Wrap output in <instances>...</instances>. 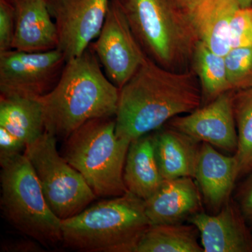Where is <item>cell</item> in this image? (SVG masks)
Wrapping results in <instances>:
<instances>
[{"mask_svg": "<svg viewBox=\"0 0 252 252\" xmlns=\"http://www.w3.org/2000/svg\"><path fill=\"white\" fill-rule=\"evenodd\" d=\"M202 104L201 89L191 69L174 72L147 58L119 89L116 135L131 143Z\"/></svg>", "mask_w": 252, "mask_h": 252, "instance_id": "cell-1", "label": "cell"}, {"mask_svg": "<svg viewBox=\"0 0 252 252\" xmlns=\"http://www.w3.org/2000/svg\"><path fill=\"white\" fill-rule=\"evenodd\" d=\"M119 97V88L105 75L89 46L67 61L54 90L39 99L45 130L66 140L89 121L115 117Z\"/></svg>", "mask_w": 252, "mask_h": 252, "instance_id": "cell-2", "label": "cell"}, {"mask_svg": "<svg viewBox=\"0 0 252 252\" xmlns=\"http://www.w3.org/2000/svg\"><path fill=\"white\" fill-rule=\"evenodd\" d=\"M145 201L127 191L62 220L63 243L86 252H135L152 226Z\"/></svg>", "mask_w": 252, "mask_h": 252, "instance_id": "cell-3", "label": "cell"}, {"mask_svg": "<svg viewBox=\"0 0 252 252\" xmlns=\"http://www.w3.org/2000/svg\"><path fill=\"white\" fill-rule=\"evenodd\" d=\"M149 59L174 72L189 70L199 41L175 0H113Z\"/></svg>", "mask_w": 252, "mask_h": 252, "instance_id": "cell-4", "label": "cell"}, {"mask_svg": "<svg viewBox=\"0 0 252 252\" xmlns=\"http://www.w3.org/2000/svg\"><path fill=\"white\" fill-rule=\"evenodd\" d=\"M115 126L114 117L92 119L65 140L63 157L96 196H120L127 191L124 169L130 142L118 138Z\"/></svg>", "mask_w": 252, "mask_h": 252, "instance_id": "cell-5", "label": "cell"}, {"mask_svg": "<svg viewBox=\"0 0 252 252\" xmlns=\"http://www.w3.org/2000/svg\"><path fill=\"white\" fill-rule=\"evenodd\" d=\"M1 207L18 231L45 246L63 242L62 220L43 193L32 165L24 154L0 160Z\"/></svg>", "mask_w": 252, "mask_h": 252, "instance_id": "cell-6", "label": "cell"}, {"mask_svg": "<svg viewBox=\"0 0 252 252\" xmlns=\"http://www.w3.org/2000/svg\"><path fill=\"white\" fill-rule=\"evenodd\" d=\"M30 160L52 211L61 220L80 213L95 199V194L78 172L60 155L56 137L45 132L26 145Z\"/></svg>", "mask_w": 252, "mask_h": 252, "instance_id": "cell-7", "label": "cell"}, {"mask_svg": "<svg viewBox=\"0 0 252 252\" xmlns=\"http://www.w3.org/2000/svg\"><path fill=\"white\" fill-rule=\"evenodd\" d=\"M65 58L59 49L0 53V94L39 99L51 92L62 76Z\"/></svg>", "mask_w": 252, "mask_h": 252, "instance_id": "cell-8", "label": "cell"}, {"mask_svg": "<svg viewBox=\"0 0 252 252\" xmlns=\"http://www.w3.org/2000/svg\"><path fill=\"white\" fill-rule=\"evenodd\" d=\"M90 46L105 75L119 89L148 58L122 10L113 0H110L103 27Z\"/></svg>", "mask_w": 252, "mask_h": 252, "instance_id": "cell-9", "label": "cell"}, {"mask_svg": "<svg viewBox=\"0 0 252 252\" xmlns=\"http://www.w3.org/2000/svg\"><path fill=\"white\" fill-rule=\"evenodd\" d=\"M66 61L75 59L98 36L110 0H46Z\"/></svg>", "mask_w": 252, "mask_h": 252, "instance_id": "cell-10", "label": "cell"}, {"mask_svg": "<svg viewBox=\"0 0 252 252\" xmlns=\"http://www.w3.org/2000/svg\"><path fill=\"white\" fill-rule=\"evenodd\" d=\"M235 93H223L187 115L172 118L167 123V126L198 142L235 153L238 137L234 112Z\"/></svg>", "mask_w": 252, "mask_h": 252, "instance_id": "cell-11", "label": "cell"}, {"mask_svg": "<svg viewBox=\"0 0 252 252\" xmlns=\"http://www.w3.org/2000/svg\"><path fill=\"white\" fill-rule=\"evenodd\" d=\"M189 220L199 230L204 252H252L251 227L231 198L215 215L200 212Z\"/></svg>", "mask_w": 252, "mask_h": 252, "instance_id": "cell-12", "label": "cell"}, {"mask_svg": "<svg viewBox=\"0 0 252 252\" xmlns=\"http://www.w3.org/2000/svg\"><path fill=\"white\" fill-rule=\"evenodd\" d=\"M145 201L152 225L182 223L202 208V194L193 177L164 180L161 187Z\"/></svg>", "mask_w": 252, "mask_h": 252, "instance_id": "cell-13", "label": "cell"}, {"mask_svg": "<svg viewBox=\"0 0 252 252\" xmlns=\"http://www.w3.org/2000/svg\"><path fill=\"white\" fill-rule=\"evenodd\" d=\"M238 177L235 155H223L211 144L202 142L194 179L210 210L217 213L230 200Z\"/></svg>", "mask_w": 252, "mask_h": 252, "instance_id": "cell-14", "label": "cell"}, {"mask_svg": "<svg viewBox=\"0 0 252 252\" xmlns=\"http://www.w3.org/2000/svg\"><path fill=\"white\" fill-rule=\"evenodd\" d=\"M16 14L13 49L44 52L58 49L57 28L46 0H11Z\"/></svg>", "mask_w": 252, "mask_h": 252, "instance_id": "cell-15", "label": "cell"}, {"mask_svg": "<svg viewBox=\"0 0 252 252\" xmlns=\"http://www.w3.org/2000/svg\"><path fill=\"white\" fill-rule=\"evenodd\" d=\"M238 8L235 0H190L185 9L199 40L225 56L231 49L230 23Z\"/></svg>", "mask_w": 252, "mask_h": 252, "instance_id": "cell-16", "label": "cell"}, {"mask_svg": "<svg viewBox=\"0 0 252 252\" xmlns=\"http://www.w3.org/2000/svg\"><path fill=\"white\" fill-rule=\"evenodd\" d=\"M152 134L154 152L164 180L195 176L201 144L170 126Z\"/></svg>", "mask_w": 252, "mask_h": 252, "instance_id": "cell-17", "label": "cell"}, {"mask_svg": "<svg viewBox=\"0 0 252 252\" xmlns=\"http://www.w3.org/2000/svg\"><path fill=\"white\" fill-rule=\"evenodd\" d=\"M124 182L127 191L147 200L163 183L154 152L152 134L132 141L124 169Z\"/></svg>", "mask_w": 252, "mask_h": 252, "instance_id": "cell-18", "label": "cell"}, {"mask_svg": "<svg viewBox=\"0 0 252 252\" xmlns=\"http://www.w3.org/2000/svg\"><path fill=\"white\" fill-rule=\"evenodd\" d=\"M0 127L26 145L37 140L46 131L41 101L0 94Z\"/></svg>", "mask_w": 252, "mask_h": 252, "instance_id": "cell-19", "label": "cell"}, {"mask_svg": "<svg viewBox=\"0 0 252 252\" xmlns=\"http://www.w3.org/2000/svg\"><path fill=\"white\" fill-rule=\"evenodd\" d=\"M199 236L198 228L192 223L152 225L135 252H204Z\"/></svg>", "mask_w": 252, "mask_h": 252, "instance_id": "cell-20", "label": "cell"}, {"mask_svg": "<svg viewBox=\"0 0 252 252\" xmlns=\"http://www.w3.org/2000/svg\"><path fill=\"white\" fill-rule=\"evenodd\" d=\"M190 69L198 78L203 104L211 102L219 95L230 90L224 56L215 54L210 48L199 41L191 61Z\"/></svg>", "mask_w": 252, "mask_h": 252, "instance_id": "cell-21", "label": "cell"}, {"mask_svg": "<svg viewBox=\"0 0 252 252\" xmlns=\"http://www.w3.org/2000/svg\"><path fill=\"white\" fill-rule=\"evenodd\" d=\"M234 112L238 131V149L235 153L239 177L252 172V91H235Z\"/></svg>", "mask_w": 252, "mask_h": 252, "instance_id": "cell-22", "label": "cell"}, {"mask_svg": "<svg viewBox=\"0 0 252 252\" xmlns=\"http://www.w3.org/2000/svg\"><path fill=\"white\" fill-rule=\"evenodd\" d=\"M230 90L252 88V46L232 48L224 56Z\"/></svg>", "mask_w": 252, "mask_h": 252, "instance_id": "cell-23", "label": "cell"}, {"mask_svg": "<svg viewBox=\"0 0 252 252\" xmlns=\"http://www.w3.org/2000/svg\"><path fill=\"white\" fill-rule=\"evenodd\" d=\"M232 48L252 46V6L238 8L232 18L230 28Z\"/></svg>", "mask_w": 252, "mask_h": 252, "instance_id": "cell-24", "label": "cell"}, {"mask_svg": "<svg viewBox=\"0 0 252 252\" xmlns=\"http://www.w3.org/2000/svg\"><path fill=\"white\" fill-rule=\"evenodd\" d=\"M16 14L11 0H0V53L13 49Z\"/></svg>", "mask_w": 252, "mask_h": 252, "instance_id": "cell-25", "label": "cell"}, {"mask_svg": "<svg viewBox=\"0 0 252 252\" xmlns=\"http://www.w3.org/2000/svg\"><path fill=\"white\" fill-rule=\"evenodd\" d=\"M26 144L3 127H0V160L21 154Z\"/></svg>", "mask_w": 252, "mask_h": 252, "instance_id": "cell-26", "label": "cell"}, {"mask_svg": "<svg viewBox=\"0 0 252 252\" xmlns=\"http://www.w3.org/2000/svg\"><path fill=\"white\" fill-rule=\"evenodd\" d=\"M238 198L240 210L249 225L252 228V173L240 188Z\"/></svg>", "mask_w": 252, "mask_h": 252, "instance_id": "cell-27", "label": "cell"}, {"mask_svg": "<svg viewBox=\"0 0 252 252\" xmlns=\"http://www.w3.org/2000/svg\"><path fill=\"white\" fill-rule=\"evenodd\" d=\"M1 251L9 252H38L42 251L39 245L31 240H18L1 245Z\"/></svg>", "mask_w": 252, "mask_h": 252, "instance_id": "cell-28", "label": "cell"}, {"mask_svg": "<svg viewBox=\"0 0 252 252\" xmlns=\"http://www.w3.org/2000/svg\"><path fill=\"white\" fill-rule=\"evenodd\" d=\"M240 8L252 6V0H235Z\"/></svg>", "mask_w": 252, "mask_h": 252, "instance_id": "cell-29", "label": "cell"}, {"mask_svg": "<svg viewBox=\"0 0 252 252\" xmlns=\"http://www.w3.org/2000/svg\"><path fill=\"white\" fill-rule=\"evenodd\" d=\"M175 1H177L178 4H180L181 6H183V7H185L186 5L188 4L190 0H175Z\"/></svg>", "mask_w": 252, "mask_h": 252, "instance_id": "cell-30", "label": "cell"}, {"mask_svg": "<svg viewBox=\"0 0 252 252\" xmlns=\"http://www.w3.org/2000/svg\"><path fill=\"white\" fill-rule=\"evenodd\" d=\"M251 89V90H252V89Z\"/></svg>", "mask_w": 252, "mask_h": 252, "instance_id": "cell-31", "label": "cell"}]
</instances>
